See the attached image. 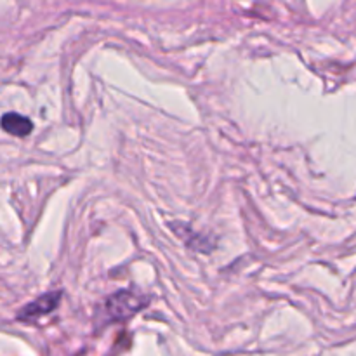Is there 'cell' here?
Returning a JSON list of instances; mask_svg holds the SVG:
<instances>
[{
    "label": "cell",
    "mask_w": 356,
    "mask_h": 356,
    "mask_svg": "<svg viewBox=\"0 0 356 356\" xmlns=\"http://www.w3.org/2000/svg\"><path fill=\"white\" fill-rule=\"evenodd\" d=\"M2 127L3 131L9 132V134L13 136H17V138H24V136H28L31 132V129H33V124H31V120H28L26 117H23V115L19 113H6L2 117Z\"/></svg>",
    "instance_id": "cell-3"
},
{
    "label": "cell",
    "mask_w": 356,
    "mask_h": 356,
    "mask_svg": "<svg viewBox=\"0 0 356 356\" xmlns=\"http://www.w3.org/2000/svg\"><path fill=\"white\" fill-rule=\"evenodd\" d=\"M59 299H61V292H49L44 298H38L37 301L30 302L23 312H19L17 320H21V322H33V320L54 312L59 305Z\"/></svg>",
    "instance_id": "cell-2"
},
{
    "label": "cell",
    "mask_w": 356,
    "mask_h": 356,
    "mask_svg": "<svg viewBox=\"0 0 356 356\" xmlns=\"http://www.w3.org/2000/svg\"><path fill=\"white\" fill-rule=\"evenodd\" d=\"M146 302H148V299L143 298L141 294H136V292L131 291H120L108 299L106 309L111 318L122 320L145 308Z\"/></svg>",
    "instance_id": "cell-1"
}]
</instances>
